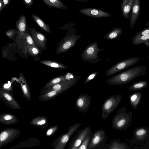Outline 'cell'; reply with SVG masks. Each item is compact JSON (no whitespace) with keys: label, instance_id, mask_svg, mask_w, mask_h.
I'll return each mask as SVG.
<instances>
[{"label":"cell","instance_id":"83f0119b","mask_svg":"<svg viewBox=\"0 0 149 149\" xmlns=\"http://www.w3.org/2000/svg\"><path fill=\"white\" fill-rule=\"evenodd\" d=\"M66 78L64 76H61L55 78L52 80L50 83L51 84H56L61 81H66Z\"/></svg>","mask_w":149,"mask_h":149},{"label":"cell","instance_id":"52a82bcc","mask_svg":"<svg viewBox=\"0 0 149 149\" xmlns=\"http://www.w3.org/2000/svg\"><path fill=\"white\" fill-rule=\"evenodd\" d=\"M91 102V96L87 93H82L78 97L75 102L76 108L80 112H86L88 109Z\"/></svg>","mask_w":149,"mask_h":149},{"label":"cell","instance_id":"74e56055","mask_svg":"<svg viewBox=\"0 0 149 149\" xmlns=\"http://www.w3.org/2000/svg\"><path fill=\"white\" fill-rule=\"evenodd\" d=\"M4 118L6 120H9L12 118V116L10 115H7L4 116Z\"/></svg>","mask_w":149,"mask_h":149},{"label":"cell","instance_id":"4fadbf2b","mask_svg":"<svg viewBox=\"0 0 149 149\" xmlns=\"http://www.w3.org/2000/svg\"><path fill=\"white\" fill-rule=\"evenodd\" d=\"M81 125V123H78L72 125L69 127L67 133L63 135L61 139L60 142L63 148L66 145L72 136L77 130Z\"/></svg>","mask_w":149,"mask_h":149},{"label":"cell","instance_id":"2e32d148","mask_svg":"<svg viewBox=\"0 0 149 149\" xmlns=\"http://www.w3.org/2000/svg\"><path fill=\"white\" fill-rule=\"evenodd\" d=\"M32 17L35 22L45 32L50 33H51L49 25L45 23L42 19L33 13Z\"/></svg>","mask_w":149,"mask_h":149},{"label":"cell","instance_id":"f35d334b","mask_svg":"<svg viewBox=\"0 0 149 149\" xmlns=\"http://www.w3.org/2000/svg\"><path fill=\"white\" fill-rule=\"evenodd\" d=\"M95 75L94 74H92L91 75L88 77V80H86L85 82V83H86L89 80H90L93 79L95 77Z\"/></svg>","mask_w":149,"mask_h":149},{"label":"cell","instance_id":"1f68e13d","mask_svg":"<svg viewBox=\"0 0 149 149\" xmlns=\"http://www.w3.org/2000/svg\"><path fill=\"white\" fill-rule=\"evenodd\" d=\"M54 91H57L62 89L60 84H56L54 85L53 87Z\"/></svg>","mask_w":149,"mask_h":149},{"label":"cell","instance_id":"7bdbcfd3","mask_svg":"<svg viewBox=\"0 0 149 149\" xmlns=\"http://www.w3.org/2000/svg\"><path fill=\"white\" fill-rule=\"evenodd\" d=\"M77 1H80L81 2H84L85 3H86L87 2V0H75Z\"/></svg>","mask_w":149,"mask_h":149},{"label":"cell","instance_id":"ac0fdd59","mask_svg":"<svg viewBox=\"0 0 149 149\" xmlns=\"http://www.w3.org/2000/svg\"><path fill=\"white\" fill-rule=\"evenodd\" d=\"M142 97V93L139 92L134 93L130 95L129 99L130 103L135 109H136Z\"/></svg>","mask_w":149,"mask_h":149},{"label":"cell","instance_id":"30bf717a","mask_svg":"<svg viewBox=\"0 0 149 149\" xmlns=\"http://www.w3.org/2000/svg\"><path fill=\"white\" fill-rule=\"evenodd\" d=\"M141 0H134L130 17V26L132 29L135 25L141 11Z\"/></svg>","mask_w":149,"mask_h":149},{"label":"cell","instance_id":"e575fe53","mask_svg":"<svg viewBox=\"0 0 149 149\" xmlns=\"http://www.w3.org/2000/svg\"><path fill=\"white\" fill-rule=\"evenodd\" d=\"M4 96L6 99L8 101H10L12 100V97L7 93H5L4 94Z\"/></svg>","mask_w":149,"mask_h":149},{"label":"cell","instance_id":"603a6c76","mask_svg":"<svg viewBox=\"0 0 149 149\" xmlns=\"http://www.w3.org/2000/svg\"><path fill=\"white\" fill-rule=\"evenodd\" d=\"M40 62L48 66L58 68H63L64 66L59 63L50 60H44L40 61Z\"/></svg>","mask_w":149,"mask_h":149},{"label":"cell","instance_id":"5b68a950","mask_svg":"<svg viewBox=\"0 0 149 149\" xmlns=\"http://www.w3.org/2000/svg\"><path fill=\"white\" fill-rule=\"evenodd\" d=\"M138 57H131L118 62L107 71L108 76L114 74L135 64L141 59Z\"/></svg>","mask_w":149,"mask_h":149},{"label":"cell","instance_id":"44dd1931","mask_svg":"<svg viewBox=\"0 0 149 149\" xmlns=\"http://www.w3.org/2000/svg\"><path fill=\"white\" fill-rule=\"evenodd\" d=\"M72 45V42L70 40H65L62 43L59 47L57 50L58 53L63 52L68 50Z\"/></svg>","mask_w":149,"mask_h":149},{"label":"cell","instance_id":"6da1fadb","mask_svg":"<svg viewBox=\"0 0 149 149\" xmlns=\"http://www.w3.org/2000/svg\"><path fill=\"white\" fill-rule=\"evenodd\" d=\"M146 73L145 66H136L116 75L108 79L106 82L111 85L125 84L136 77L145 75Z\"/></svg>","mask_w":149,"mask_h":149},{"label":"cell","instance_id":"4dcf8cb0","mask_svg":"<svg viewBox=\"0 0 149 149\" xmlns=\"http://www.w3.org/2000/svg\"><path fill=\"white\" fill-rule=\"evenodd\" d=\"M23 3L26 6H30L33 4V0H22Z\"/></svg>","mask_w":149,"mask_h":149},{"label":"cell","instance_id":"d590c367","mask_svg":"<svg viewBox=\"0 0 149 149\" xmlns=\"http://www.w3.org/2000/svg\"><path fill=\"white\" fill-rule=\"evenodd\" d=\"M4 9L3 0H0V14Z\"/></svg>","mask_w":149,"mask_h":149},{"label":"cell","instance_id":"cb8c5ba5","mask_svg":"<svg viewBox=\"0 0 149 149\" xmlns=\"http://www.w3.org/2000/svg\"><path fill=\"white\" fill-rule=\"evenodd\" d=\"M92 134L91 131L77 149H87L88 146L92 137Z\"/></svg>","mask_w":149,"mask_h":149},{"label":"cell","instance_id":"7a4b0ae2","mask_svg":"<svg viewBox=\"0 0 149 149\" xmlns=\"http://www.w3.org/2000/svg\"><path fill=\"white\" fill-rule=\"evenodd\" d=\"M132 112H127L125 107L122 108L113 118L112 127L120 131L127 129L132 122Z\"/></svg>","mask_w":149,"mask_h":149},{"label":"cell","instance_id":"ab89813d","mask_svg":"<svg viewBox=\"0 0 149 149\" xmlns=\"http://www.w3.org/2000/svg\"><path fill=\"white\" fill-rule=\"evenodd\" d=\"M146 142V148L149 149V137Z\"/></svg>","mask_w":149,"mask_h":149},{"label":"cell","instance_id":"9a60e30c","mask_svg":"<svg viewBox=\"0 0 149 149\" xmlns=\"http://www.w3.org/2000/svg\"><path fill=\"white\" fill-rule=\"evenodd\" d=\"M130 148L125 143L121 142L119 140L115 139L111 141L106 145L105 149H127Z\"/></svg>","mask_w":149,"mask_h":149},{"label":"cell","instance_id":"7c38bea8","mask_svg":"<svg viewBox=\"0 0 149 149\" xmlns=\"http://www.w3.org/2000/svg\"><path fill=\"white\" fill-rule=\"evenodd\" d=\"M26 19L24 15H21L16 23L17 29V33L20 37L23 36L27 33L26 32Z\"/></svg>","mask_w":149,"mask_h":149},{"label":"cell","instance_id":"ba28073f","mask_svg":"<svg viewBox=\"0 0 149 149\" xmlns=\"http://www.w3.org/2000/svg\"><path fill=\"white\" fill-rule=\"evenodd\" d=\"M149 137V128L141 127L135 130L131 142L139 143L146 141Z\"/></svg>","mask_w":149,"mask_h":149},{"label":"cell","instance_id":"ffe728a7","mask_svg":"<svg viewBox=\"0 0 149 149\" xmlns=\"http://www.w3.org/2000/svg\"><path fill=\"white\" fill-rule=\"evenodd\" d=\"M132 42L134 45L144 44L146 46L149 47V34L143 36L135 39H132Z\"/></svg>","mask_w":149,"mask_h":149},{"label":"cell","instance_id":"bcb514c9","mask_svg":"<svg viewBox=\"0 0 149 149\" xmlns=\"http://www.w3.org/2000/svg\"><path fill=\"white\" fill-rule=\"evenodd\" d=\"M148 58L149 59V55L148 56Z\"/></svg>","mask_w":149,"mask_h":149},{"label":"cell","instance_id":"d4e9b609","mask_svg":"<svg viewBox=\"0 0 149 149\" xmlns=\"http://www.w3.org/2000/svg\"><path fill=\"white\" fill-rule=\"evenodd\" d=\"M26 47L28 52L31 55L35 56L39 53V50L36 46L28 45Z\"/></svg>","mask_w":149,"mask_h":149},{"label":"cell","instance_id":"f6af8a7d","mask_svg":"<svg viewBox=\"0 0 149 149\" xmlns=\"http://www.w3.org/2000/svg\"><path fill=\"white\" fill-rule=\"evenodd\" d=\"M70 78H73V76L72 75H70Z\"/></svg>","mask_w":149,"mask_h":149},{"label":"cell","instance_id":"f1b7e54d","mask_svg":"<svg viewBox=\"0 0 149 149\" xmlns=\"http://www.w3.org/2000/svg\"><path fill=\"white\" fill-rule=\"evenodd\" d=\"M16 32V29H11L7 30L6 33L7 36L10 38H12L14 36V34Z\"/></svg>","mask_w":149,"mask_h":149},{"label":"cell","instance_id":"d6a6232c","mask_svg":"<svg viewBox=\"0 0 149 149\" xmlns=\"http://www.w3.org/2000/svg\"><path fill=\"white\" fill-rule=\"evenodd\" d=\"M94 49L92 47H89L87 50L86 52L88 55L92 54L94 52Z\"/></svg>","mask_w":149,"mask_h":149},{"label":"cell","instance_id":"836d02e7","mask_svg":"<svg viewBox=\"0 0 149 149\" xmlns=\"http://www.w3.org/2000/svg\"><path fill=\"white\" fill-rule=\"evenodd\" d=\"M12 0H3V8H5L6 6L10 4Z\"/></svg>","mask_w":149,"mask_h":149},{"label":"cell","instance_id":"60d3db41","mask_svg":"<svg viewBox=\"0 0 149 149\" xmlns=\"http://www.w3.org/2000/svg\"><path fill=\"white\" fill-rule=\"evenodd\" d=\"M45 122L46 121L45 120H42L38 122L37 124L39 125H41L45 123Z\"/></svg>","mask_w":149,"mask_h":149},{"label":"cell","instance_id":"8d00e7d4","mask_svg":"<svg viewBox=\"0 0 149 149\" xmlns=\"http://www.w3.org/2000/svg\"><path fill=\"white\" fill-rule=\"evenodd\" d=\"M56 94V91H54L49 93L47 94V95L49 97H51L55 95Z\"/></svg>","mask_w":149,"mask_h":149},{"label":"cell","instance_id":"9c48e42d","mask_svg":"<svg viewBox=\"0 0 149 149\" xmlns=\"http://www.w3.org/2000/svg\"><path fill=\"white\" fill-rule=\"evenodd\" d=\"M79 11L82 14L92 17L99 18L109 17L111 16V14L108 12L95 8L81 9Z\"/></svg>","mask_w":149,"mask_h":149},{"label":"cell","instance_id":"f546056e","mask_svg":"<svg viewBox=\"0 0 149 149\" xmlns=\"http://www.w3.org/2000/svg\"><path fill=\"white\" fill-rule=\"evenodd\" d=\"M8 136V134L5 131L3 132L0 134V141H5L7 138Z\"/></svg>","mask_w":149,"mask_h":149},{"label":"cell","instance_id":"ee69618b","mask_svg":"<svg viewBox=\"0 0 149 149\" xmlns=\"http://www.w3.org/2000/svg\"><path fill=\"white\" fill-rule=\"evenodd\" d=\"M149 26V21L148 22L145 24V26L146 27L147 26Z\"/></svg>","mask_w":149,"mask_h":149},{"label":"cell","instance_id":"8fae6325","mask_svg":"<svg viewBox=\"0 0 149 149\" xmlns=\"http://www.w3.org/2000/svg\"><path fill=\"white\" fill-rule=\"evenodd\" d=\"M29 30L36 45L43 50H44L46 46V39L45 36L33 28H29Z\"/></svg>","mask_w":149,"mask_h":149},{"label":"cell","instance_id":"3957f363","mask_svg":"<svg viewBox=\"0 0 149 149\" xmlns=\"http://www.w3.org/2000/svg\"><path fill=\"white\" fill-rule=\"evenodd\" d=\"M122 98L120 95H114L107 98L103 103L101 108V118H106L117 108Z\"/></svg>","mask_w":149,"mask_h":149},{"label":"cell","instance_id":"484cf974","mask_svg":"<svg viewBox=\"0 0 149 149\" xmlns=\"http://www.w3.org/2000/svg\"><path fill=\"white\" fill-rule=\"evenodd\" d=\"M148 34H149V26L144 28L137 32L136 34L132 38H136Z\"/></svg>","mask_w":149,"mask_h":149},{"label":"cell","instance_id":"d6986e66","mask_svg":"<svg viewBox=\"0 0 149 149\" xmlns=\"http://www.w3.org/2000/svg\"><path fill=\"white\" fill-rule=\"evenodd\" d=\"M148 82L145 81H141L135 82L130 86L128 88L129 90L136 91L141 90L147 87Z\"/></svg>","mask_w":149,"mask_h":149},{"label":"cell","instance_id":"b9f144b4","mask_svg":"<svg viewBox=\"0 0 149 149\" xmlns=\"http://www.w3.org/2000/svg\"><path fill=\"white\" fill-rule=\"evenodd\" d=\"M53 130L52 129H50L47 132V134L48 135H50L52 132Z\"/></svg>","mask_w":149,"mask_h":149},{"label":"cell","instance_id":"e0dca14e","mask_svg":"<svg viewBox=\"0 0 149 149\" xmlns=\"http://www.w3.org/2000/svg\"><path fill=\"white\" fill-rule=\"evenodd\" d=\"M44 3L49 6L57 8L66 10L68 6L60 0H42Z\"/></svg>","mask_w":149,"mask_h":149},{"label":"cell","instance_id":"7402d4cb","mask_svg":"<svg viewBox=\"0 0 149 149\" xmlns=\"http://www.w3.org/2000/svg\"><path fill=\"white\" fill-rule=\"evenodd\" d=\"M123 31V30L122 28L120 27L117 28L108 34L107 37L110 39L115 38L120 36L121 35Z\"/></svg>","mask_w":149,"mask_h":149},{"label":"cell","instance_id":"4316f807","mask_svg":"<svg viewBox=\"0 0 149 149\" xmlns=\"http://www.w3.org/2000/svg\"><path fill=\"white\" fill-rule=\"evenodd\" d=\"M23 37L25 38L28 45L36 46L32 37L29 34L27 33Z\"/></svg>","mask_w":149,"mask_h":149},{"label":"cell","instance_id":"8992f818","mask_svg":"<svg viewBox=\"0 0 149 149\" xmlns=\"http://www.w3.org/2000/svg\"><path fill=\"white\" fill-rule=\"evenodd\" d=\"M91 131V128L90 126H87L78 131L72 138L68 148L77 149Z\"/></svg>","mask_w":149,"mask_h":149},{"label":"cell","instance_id":"277c9868","mask_svg":"<svg viewBox=\"0 0 149 149\" xmlns=\"http://www.w3.org/2000/svg\"><path fill=\"white\" fill-rule=\"evenodd\" d=\"M107 139L106 131L98 130L92 134L87 149H105Z\"/></svg>","mask_w":149,"mask_h":149},{"label":"cell","instance_id":"5bb4252c","mask_svg":"<svg viewBox=\"0 0 149 149\" xmlns=\"http://www.w3.org/2000/svg\"><path fill=\"white\" fill-rule=\"evenodd\" d=\"M134 0H123L121 4V10L123 17L126 19L130 18L129 15Z\"/></svg>","mask_w":149,"mask_h":149}]
</instances>
